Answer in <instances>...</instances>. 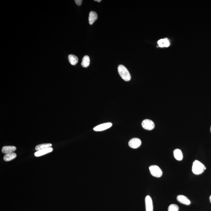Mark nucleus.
I'll return each instance as SVG.
<instances>
[{
    "label": "nucleus",
    "mask_w": 211,
    "mask_h": 211,
    "mask_svg": "<svg viewBox=\"0 0 211 211\" xmlns=\"http://www.w3.org/2000/svg\"><path fill=\"white\" fill-rule=\"evenodd\" d=\"M206 169V167L201 162L195 160L193 163L192 170L193 173L196 175L202 173Z\"/></svg>",
    "instance_id": "obj_1"
},
{
    "label": "nucleus",
    "mask_w": 211,
    "mask_h": 211,
    "mask_svg": "<svg viewBox=\"0 0 211 211\" xmlns=\"http://www.w3.org/2000/svg\"><path fill=\"white\" fill-rule=\"evenodd\" d=\"M118 71L120 77L124 80L128 82L131 80L130 74L126 68L123 65H119L118 67Z\"/></svg>",
    "instance_id": "obj_2"
},
{
    "label": "nucleus",
    "mask_w": 211,
    "mask_h": 211,
    "mask_svg": "<svg viewBox=\"0 0 211 211\" xmlns=\"http://www.w3.org/2000/svg\"><path fill=\"white\" fill-rule=\"evenodd\" d=\"M151 175L154 177H160L162 176L163 172L161 169L159 167L156 165L150 166L149 167Z\"/></svg>",
    "instance_id": "obj_3"
},
{
    "label": "nucleus",
    "mask_w": 211,
    "mask_h": 211,
    "mask_svg": "<svg viewBox=\"0 0 211 211\" xmlns=\"http://www.w3.org/2000/svg\"><path fill=\"white\" fill-rule=\"evenodd\" d=\"M142 125L144 129L147 130H151L153 129L155 127L153 122L149 119H145L143 120L142 123Z\"/></svg>",
    "instance_id": "obj_4"
},
{
    "label": "nucleus",
    "mask_w": 211,
    "mask_h": 211,
    "mask_svg": "<svg viewBox=\"0 0 211 211\" xmlns=\"http://www.w3.org/2000/svg\"><path fill=\"white\" fill-rule=\"evenodd\" d=\"M142 142L140 139L134 138L131 139L128 143L129 146L133 149H137L141 145Z\"/></svg>",
    "instance_id": "obj_5"
},
{
    "label": "nucleus",
    "mask_w": 211,
    "mask_h": 211,
    "mask_svg": "<svg viewBox=\"0 0 211 211\" xmlns=\"http://www.w3.org/2000/svg\"><path fill=\"white\" fill-rule=\"evenodd\" d=\"M112 126V124L111 122L105 123L95 126L94 128V130L95 132H101L111 127Z\"/></svg>",
    "instance_id": "obj_6"
},
{
    "label": "nucleus",
    "mask_w": 211,
    "mask_h": 211,
    "mask_svg": "<svg viewBox=\"0 0 211 211\" xmlns=\"http://www.w3.org/2000/svg\"><path fill=\"white\" fill-rule=\"evenodd\" d=\"M145 210L153 211V202L152 199L149 195H147L145 197Z\"/></svg>",
    "instance_id": "obj_7"
},
{
    "label": "nucleus",
    "mask_w": 211,
    "mask_h": 211,
    "mask_svg": "<svg viewBox=\"0 0 211 211\" xmlns=\"http://www.w3.org/2000/svg\"><path fill=\"white\" fill-rule=\"evenodd\" d=\"M52 151H53V148H52L51 147L48 148L44 149L37 151L34 153V156L36 157H41V156H43L44 155L50 153V152H52Z\"/></svg>",
    "instance_id": "obj_8"
},
{
    "label": "nucleus",
    "mask_w": 211,
    "mask_h": 211,
    "mask_svg": "<svg viewBox=\"0 0 211 211\" xmlns=\"http://www.w3.org/2000/svg\"><path fill=\"white\" fill-rule=\"evenodd\" d=\"M177 201L180 203L183 204L189 205L190 204V201L187 197L184 195H178L177 197Z\"/></svg>",
    "instance_id": "obj_9"
},
{
    "label": "nucleus",
    "mask_w": 211,
    "mask_h": 211,
    "mask_svg": "<svg viewBox=\"0 0 211 211\" xmlns=\"http://www.w3.org/2000/svg\"><path fill=\"white\" fill-rule=\"evenodd\" d=\"M16 147L14 146H6L2 147V151L4 154H7L14 152L16 151Z\"/></svg>",
    "instance_id": "obj_10"
},
{
    "label": "nucleus",
    "mask_w": 211,
    "mask_h": 211,
    "mask_svg": "<svg viewBox=\"0 0 211 211\" xmlns=\"http://www.w3.org/2000/svg\"><path fill=\"white\" fill-rule=\"evenodd\" d=\"M98 18L97 15L95 12L91 11L89 14V23L90 25L93 24L94 22L97 20Z\"/></svg>",
    "instance_id": "obj_11"
},
{
    "label": "nucleus",
    "mask_w": 211,
    "mask_h": 211,
    "mask_svg": "<svg viewBox=\"0 0 211 211\" xmlns=\"http://www.w3.org/2000/svg\"><path fill=\"white\" fill-rule=\"evenodd\" d=\"M174 157L176 160L181 161L183 160V155L182 151L180 149H176L173 152Z\"/></svg>",
    "instance_id": "obj_12"
},
{
    "label": "nucleus",
    "mask_w": 211,
    "mask_h": 211,
    "mask_svg": "<svg viewBox=\"0 0 211 211\" xmlns=\"http://www.w3.org/2000/svg\"><path fill=\"white\" fill-rule=\"evenodd\" d=\"M158 44L159 47H168L170 45V42L168 39H164L158 40Z\"/></svg>",
    "instance_id": "obj_13"
},
{
    "label": "nucleus",
    "mask_w": 211,
    "mask_h": 211,
    "mask_svg": "<svg viewBox=\"0 0 211 211\" xmlns=\"http://www.w3.org/2000/svg\"><path fill=\"white\" fill-rule=\"evenodd\" d=\"M16 157V154L14 152H12V153L7 154L5 155L4 157V160L6 162L10 161L15 159Z\"/></svg>",
    "instance_id": "obj_14"
},
{
    "label": "nucleus",
    "mask_w": 211,
    "mask_h": 211,
    "mask_svg": "<svg viewBox=\"0 0 211 211\" xmlns=\"http://www.w3.org/2000/svg\"><path fill=\"white\" fill-rule=\"evenodd\" d=\"M90 64V58L88 56H85L83 58L82 65L83 67L87 68L89 66Z\"/></svg>",
    "instance_id": "obj_15"
},
{
    "label": "nucleus",
    "mask_w": 211,
    "mask_h": 211,
    "mask_svg": "<svg viewBox=\"0 0 211 211\" xmlns=\"http://www.w3.org/2000/svg\"><path fill=\"white\" fill-rule=\"evenodd\" d=\"M68 59L70 64L72 65H76L78 63V58L76 56L73 54H70L69 56Z\"/></svg>",
    "instance_id": "obj_16"
},
{
    "label": "nucleus",
    "mask_w": 211,
    "mask_h": 211,
    "mask_svg": "<svg viewBox=\"0 0 211 211\" xmlns=\"http://www.w3.org/2000/svg\"><path fill=\"white\" fill-rule=\"evenodd\" d=\"M52 146V144H39V145H36L35 147V150L36 151H40L44 149L48 148L51 147Z\"/></svg>",
    "instance_id": "obj_17"
},
{
    "label": "nucleus",
    "mask_w": 211,
    "mask_h": 211,
    "mask_svg": "<svg viewBox=\"0 0 211 211\" xmlns=\"http://www.w3.org/2000/svg\"><path fill=\"white\" fill-rule=\"evenodd\" d=\"M179 208L177 205L171 204L168 207V211H178Z\"/></svg>",
    "instance_id": "obj_18"
},
{
    "label": "nucleus",
    "mask_w": 211,
    "mask_h": 211,
    "mask_svg": "<svg viewBox=\"0 0 211 211\" xmlns=\"http://www.w3.org/2000/svg\"><path fill=\"white\" fill-rule=\"evenodd\" d=\"M75 2L77 5L81 6L82 4L83 1L82 0H75Z\"/></svg>",
    "instance_id": "obj_19"
},
{
    "label": "nucleus",
    "mask_w": 211,
    "mask_h": 211,
    "mask_svg": "<svg viewBox=\"0 0 211 211\" xmlns=\"http://www.w3.org/2000/svg\"><path fill=\"white\" fill-rule=\"evenodd\" d=\"M94 1H97L98 2H100L101 1V0H95Z\"/></svg>",
    "instance_id": "obj_20"
},
{
    "label": "nucleus",
    "mask_w": 211,
    "mask_h": 211,
    "mask_svg": "<svg viewBox=\"0 0 211 211\" xmlns=\"http://www.w3.org/2000/svg\"><path fill=\"white\" fill-rule=\"evenodd\" d=\"M210 201L211 203V195H210Z\"/></svg>",
    "instance_id": "obj_21"
},
{
    "label": "nucleus",
    "mask_w": 211,
    "mask_h": 211,
    "mask_svg": "<svg viewBox=\"0 0 211 211\" xmlns=\"http://www.w3.org/2000/svg\"><path fill=\"white\" fill-rule=\"evenodd\" d=\"M210 132L211 133V127H210Z\"/></svg>",
    "instance_id": "obj_22"
}]
</instances>
